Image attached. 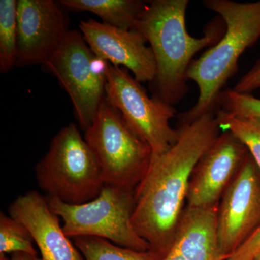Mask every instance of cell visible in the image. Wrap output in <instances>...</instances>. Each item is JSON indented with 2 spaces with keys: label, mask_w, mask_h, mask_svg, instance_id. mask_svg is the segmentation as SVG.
Here are the masks:
<instances>
[{
  "label": "cell",
  "mask_w": 260,
  "mask_h": 260,
  "mask_svg": "<svg viewBox=\"0 0 260 260\" xmlns=\"http://www.w3.org/2000/svg\"><path fill=\"white\" fill-rule=\"evenodd\" d=\"M219 109L243 117L260 119V99L251 94L238 93L233 89H226L219 95Z\"/></svg>",
  "instance_id": "obj_19"
},
{
  "label": "cell",
  "mask_w": 260,
  "mask_h": 260,
  "mask_svg": "<svg viewBox=\"0 0 260 260\" xmlns=\"http://www.w3.org/2000/svg\"><path fill=\"white\" fill-rule=\"evenodd\" d=\"M35 173L46 196L68 204L90 201L105 185L93 152L74 124L54 137L47 154L36 165Z\"/></svg>",
  "instance_id": "obj_4"
},
{
  "label": "cell",
  "mask_w": 260,
  "mask_h": 260,
  "mask_svg": "<svg viewBox=\"0 0 260 260\" xmlns=\"http://www.w3.org/2000/svg\"><path fill=\"white\" fill-rule=\"evenodd\" d=\"M215 119L220 129L230 132L245 145L260 172V119L234 115L220 109Z\"/></svg>",
  "instance_id": "obj_16"
},
{
  "label": "cell",
  "mask_w": 260,
  "mask_h": 260,
  "mask_svg": "<svg viewBox=\"0 0 260 260\" xmlns=\"http://www.w3.org/2000/svg\"><path fill=\"white\" fill-rule=\"evenodd\" d=\"M248 153L245 145L230 132L219 135L194 169L186 207L207 209L218 205Z\"/></svg>",
  "instance_id": "obj_11"
},
{
  "label": "cell",
  "mask_w": 260,
  "mask_h": 260,
  "mask_svg": "<svg viewBox=\"0 0 260 260\" xmlns=\"http://www.w3.org/2000/svg\"><path fill=\"white\" fill-rule=\"evenodd\" d=\"M254 260H260V253L259 254H258L257 256H256L255 259Z\"/></svg>",
  "instance_id": "obj_24"
},
{
  "label": "cell",
  "mask_w": 260,
  "mask_h": 260,
  "mask_svg": "<svg viewBox=\"0 0 260 260\" xmlns=\"http://www.w3.org/2000/svg\"><path fill=\"white\" fill-rule=\"evenodd\" d=\"M203 4L220 15L225 32L217 44L189 66L186 78L197 84L199 97L190 109L178 115L179 126L218 111L219 95L237 73L239 58L260 38V0L254 3L205 0Z\"/></svg>",
  "instance_id": "obj_3"
},
{
  "label": "cell",
  "mask_w": 260,
  "mask_h": 260,
  "mask_svg": "<svg viewBox=\"0 0 260 260\" xmlns=\"http://www.w3.org/2000/svg\"><path fill=\"white\" fill-rule=\"evenodd\" d=\"M164 260H188L175 247L172 246Z\"/></svg>",
  "instance_id": "obj_23"
},
{
  "label": "cell",
  "mask_w": 260,
  "mask_h": 260,
  "mask_svg": "<svg viewBox=\"0 0 260 260\" xmlns=\"http://www.w3.org/2000/svg\"><path fill=\"white\" fill-rule=\"evenodd\" d=\"M16 0L0 1V72L16 66L18 54Z\"/></svg>",
  "instance_id": "obj_17"
},
{
  "label": "cell",
  "mask_w": 260,
  "mask_h": 260,
  "mask_svg": "<svg viewBox=\"0 0 260 260\" xmlns=\"http://www.w3.org/2000/svg\"><path fill=\"white\" fill-rule=\"evenodd\" d=\"M84 39L99 59L115 67H124L139 83H154L157 67L151 48L136 30H124L93 19L82 20Z\"/></svg>",
  "instance_id": "obj_12"
},
{
  "label": "cell",
  "mask_w": 260,
  "mask_h": 260,
  "mask_svg": "<svg viewBox=\"0 0 260 260\" xmlns=\"http://www.w3.org/2000/svg\"><path fill=\"white\" fill-rule=\"evenodd\" d=\"M189 4L188 0H153L146 5L134 29L153 51L157 67L155 95L172 106L189 90L186 73L195 54L213 47L225 32L216 21L208 25L203 37L189 35L186 27Z\"/></svg>",
  "instance_id": "obj_2"
},
{
  "label": "cell",
  "mask_w": 260,
  "mask_h": 260,
  "mask_svg": "<svg viewBox=\"0 0 260 260\" xmlns=\"http://www.w3.org/2000/svg\"><path fill=\"white\" fill-rule=\"evenodd\" d=\"M105 94L107 102L119 111L130 129L151 148L152 159L177 143L179 129L170 125L177 110L156 95L149 97L129 70L109 63Z\"/></svg>",
  "instance_id": "obj_7"
},
{
  "label": "cell",
  "mask_w": 260,
  "mask_h": 260,
  "mask_svg": "<svg viewBox=\"0 0 260 260\" xmlns=\"http://www.w3.org/2000/svg\"><path fill=\"white\" fill-rule=\"evenodd\" d=\"M108 64L95 55L81 32L70 30L59 49L44 64L69 95L85 131L105 98Z\"/></svg>",
  "instance_id": "obj_8"
},
{
  "label": "cell",
  "mask_w": 260,
  "mask_h": 260,
  "mask_svg": "<svg viewBox=\"0 0 260 260\" xmlns=\"http://www.w3.org/2000/svg\"><path fill=\"white\" fill-rule=\"evenodd\" d=\"M178 129L177 143L152 159L134 191L133 227L150 250L164 256L174 242L194 169L220 130L213 113Z\"/></svg>",
  "instance_id": "obj_1"
},
{
  "label": "cell",
  "mask_w": 260,
  "mask_h": 260,
  "mask_svg": "<svg viewBox=\"0 0 260 260\" xmlns=\"http://www.w3.org/2000/svg\"><path fill=\"white\" fill-rule=\"evenodd\" d=\"M0 260H42L39 256L25 254V253H16L13 254L11 257L8 258L5 254H0Z\"/></svg>",
  "instance_id": "obj_22"
},
{
  "label": "cell",
  "mask_w": 260,
  "mask_h": 260,
  "mask_svg": "<svg viewBox=\"0 0 260 260\" xmlns=\"http://www.w3.org/2000/svg\"><path fill=\"white\" fill-rule=\"evenodd\" d=\"M85 260H164L166 256L152 250L140 251L95 237L74 238Z\"/></svg>",
  "instance_id": "obj_15"
},
{
  "label": "cell",
  "mask_w": 260,
  "mask_h": 260,
  "mask_svg": "<svg viewBox=\"0 0 260 260\" xmlns=\"http://www.w3.org/2000/svg\"><path fill=\"white\" fill-rule=\"evenodd\" d=\"M260 88V60L243 75L233 90L241 93L251 94Z\"/></svg>",
  "instance_id": "obj_21"
},
{
  "label": "cell",
  "mask_w": 260,
  "mask_h": 260,
  "mask_svg": "<svg viewBox=\"0 0 260 260\" xmlns=\"http://www.w3.org/2000/svg\"><path fill=\"white\" fill-rule=\"evenodd\" d=\"M260 253V224L235 252L225 260H254Z\"/></svg>",
  "instance_id": "obj_20"
},
{
  "label": "cell",
  "mask_w": 260,
  "mask_h": 260,
  "mask_svg": "<svg viewBox=\"0 0 260 260\" xmlns=\"http://www.w3.org/2000/svg\"><path fill=\"white\" fill-rule=\"evenodd\" d=\"M260 172L248 153L218 205L216 233L223 260L247 240L260 224Z\"/></svg>",
  "instance_id": "obj_9"
},
{
  "label": "cell",
  "mask_w": 260,
  "mask_h": 260,
  "mask_svg": "<svg viewBox=\"0 0 260 260\" xmlns=\"http://www.w3.org/2000/svg\"><path fill=\"white\" fill-rule=\"evenodd\" d=\"M85 132L84 138L96 158L104 184L134 191L151 162L150 146L106 98Z\"/></svg>",
  "instance_id": "obj_5"
},
{
  "label": "cell",
  "mask_w": 260,
  "mask_h": 260,
  "mask_svg": "<svg viewBox=\"0 0 260 260\" xmlns=\"http://www.w3.org/2000/svg\"><path fill=\"white\" fill-rule=\"evenodd\" d=\"M59 4L77 11L90 12L102 23L124 30H134L147 5L140 0H61Z\"/></svg>",
  "instance_id": "obj_14"
},
{
  "label": "cell",
  "mask_w": 260,
  "mask_h": 260,
  "mask_svg": "<svg viewBox=\"0 0 260 260\" xmlns=\"http://www.w3.org/2000/svg\"><path fill=\"white\" fill-rule=\"evenodd\" d=\"M30 232L23 223L3 212L0 213V254L25 253L38 256Z\"/></svg>",
  "instance_id": "obj_18"
},
{
  "label": "cell",
  "mask_w": 260,
  "mask_h": 260,
  "mask_svg": "<svg viewBox=\"0 0 260 260\" xmlns=\"http://www.w3.org/2000/svg\"><path fill=\"white\" fill-rule=\"evenodd\" d=\"M134 191L105 184L96 198L78 205L47 198L51 210L62 219L68 237L102 238L124 247L146 251L150 249L148 243L140 237L132 223Z\"/></svg>",
  "instance_id": "obj_6"
},
{
  "label": "cell",
  "mask_w": 260,
  "mask_h": 260,
  "mask_svg": "<svg viewBox=\"0 0 260 260\" xmlns=\"http://www.w3.org/2000/svg\"><path fill=\"white\" fill-rule=\"evenodd\" d=\"M8 212L28 229L42 260H85L65 234L60 218L51 210L47 196L36 191L19 195Z\"/></svg>",
  "instance_id": "obj_13"
},
{
  "label": "cell",
  "mask_w": 260,
  "mask_h": 260,
  "mask_svg": "<svg viewBox=\"0 0 260 260\" xmlns=\"http://www.w3.org/2000/svg\"><path fill=\"white\" fill-rule=\"evenodd\" d=\"M53 0H18L16 66L45 64L68 35V20Z\"/></svg>",
  "instance_id": "obj_10"
}]
</instances>
